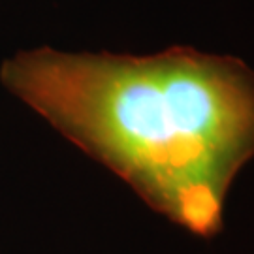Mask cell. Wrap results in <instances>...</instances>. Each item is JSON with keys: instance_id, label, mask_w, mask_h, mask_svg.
I'll list each match as a JSON object with an SVG mask.
<instances>
[{"instance_id": "6da1fadb", "label": "cell", "mask_w": 254, "mask_h": 254, "mask_svg": "<svg viewBox=\"0 0 254 254\" xmlns=\"http://www.w3.org/2000/svg\"><path fill=\"white\" fill-rule=\"evenodd\" d=\"M0 79L149 207L196 236L222 230L228 190L254 158V72L243 61L192 47H42L6 61Z\"/></svg>"}]
</instances>
